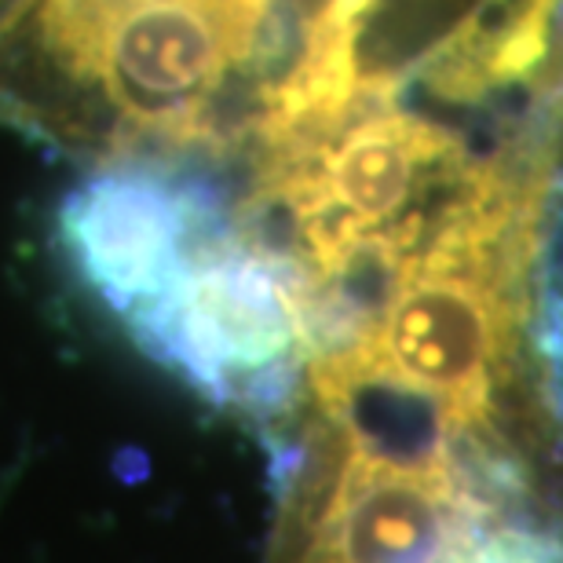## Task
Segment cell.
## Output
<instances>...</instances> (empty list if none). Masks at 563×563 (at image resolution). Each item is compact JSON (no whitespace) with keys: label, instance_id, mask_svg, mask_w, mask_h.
I'll return each instance as SVG.
<instances>
[{"label":"cell","instance_id":"6da1fadb","mask_svg":"<svg viewBox=\"0 0 563 563\" xmlns=\"http://www.w3.org/2000/svg\"><path fill=\"white\" fill-rule=\"evenodd\" d=\"M121 325L146 358L256 432L297 396L292 292L272 253L234 223L231 198L190 234L173 272Z\"/></svg>","mask_w":563,"mask_h":563},{"label":"cell","instance_id":"7a4b0ae2","mask_svg":"<svg viewBox=\"0 0 563 563\" xmlns=\"http://www.w3.org/2000/svg\"><path fill=\"white\" fill-rule=\"evenodd\" d=\"M231 195L209 173L157 162L92 168L59 206V250L121 322L173 272L190 234Z\"/></svg>","mask_w":563,"mask_h":563},{"label":"cell","instance_id":"3957f363","mask_svg":"<svg viewBox=\"0 0 563 563\" xmlns=\"http://www.w3.org/2000/svg\"><path fill=\"white\" fill-rule=\"evenodd\" d=\"M553 319H556V341H560V355H563V303L553 308Z\"/></svg>","mask_w":563,"mask_h":563}]
</instances>
